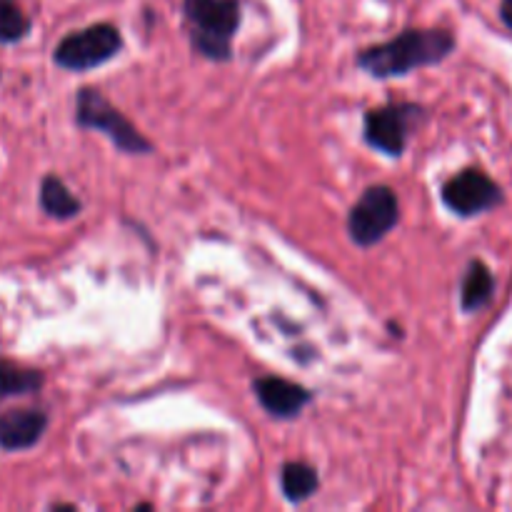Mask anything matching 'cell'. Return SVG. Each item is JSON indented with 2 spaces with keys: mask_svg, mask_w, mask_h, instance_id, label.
<instances>
[{
  "mask_svg": "<svg viewBox=\"0 0 512 512\" xmlns=\"http://www.w3.org/2000/svg\"><path fill=\"white\" fill-rule=\"evenodd\" d=\"M455 38L448 30H405L398 38L363 50L358 65L375 78H398L448 58Z\"/></svg>",
  "mask_w": 512,
  "mask_h": 512,
  "instance_id": "6da1fadb",
  "label": "cell"
},
{
  "mask_svg": "<svg viewBox=\"0 0 512 512\" xmlns=\"http://www.w3.org/2000/svg\"><path fill=\"white\" fill-rule=\"evenodd\" d=\"M193 48L210 60H230V45L240 25L238 0H185Z\"/></svg>",
  "mask_w": 512,
  "mask_h": 512,
  "instance_id": "7a4b0ae2",
  "label": "cell"
},
{
  "mask_svg": "<svg viewBox=\"0 0 512 512\" xmlns=\"http://www.w3.org/2000/svg\"><path fill=\"white\" fill-rule=\"evenodd\" d=\"M78 123L83 128H93V130H103L115 145H118L123 153H133V155H145L153 150L150 140L143 138L138 128L120 113L115 105H110L98 90L93 88H83L78 93Z\"/></svg>",
  "mask_w": 512,
  "mask_h": 512,
  "instance_id": "3957f363",
  "label": "cell"
},
{
  "mask_svg": "<svg viewBox=\"0 0 512 512\" xmlns=\"http://www.w3.org/2000/svg\"><path fill=\"white\" fill-rule=\"evenodd\" d=\"M120 48H123L120 30L110 23H95L90 28L65 35L58 48H55L53 58L60 68L80 73V70H90L108 63L110 58L118 55Z\"/></svg>",
  "mask_w": 512,
  "mask_h": 512,
  "instance_id": "277c9868",
  "label": "cell"
},
{
  "mask_svg": "<svg viewBox=\"0 0 512 512\" xmlns=\"http://www.w3.org/2000/svg\"><path fill=\"white\" fill-rule=\"evenodd\" d=\"M400 218L398 195L388 185H375L363 193L348 215V233L360 248L380 243Z\"/></svg>",
  "mask_w": 512,
  "mask_h": 512,
  "instance_id": "5b68a950",
  "label": "cell"
},
{
  "mask_svg": "<svg viewBox=\"0 0 512 512\" xmlns=\"http://www.w3.org/2000/svg\"><path fill=\"white\" fill-rule=\"evenodd\" d=\"M443 203L460 218H473L503 203V190L483 170L468 168L445 183Z\"/></svg>",
  "mask_w": 512,
  "mask_h": 512,
  "instance_id": "8992f818",
  "label": "cell"
},
{
  "mask_svg": "<svg viewBox=\"0 0 512 512\" xmlns=\"http://www.w3.org/2000/svg\"><path fill=\"white\" fill-rule=\"evenodd\" d=\"M423 110L418 105L393 103L365 115V140L380 153L398 158L408 143V133Z\"/></svg>",
  "mask_w": 512,
  "mask_h": 512,
  "instance_id": "52a82bcc",
  "label": "cell"
},
{
  "mask_svg": "<svg viewBox=\"0 0 512 512\" xmlns=\"http://www.w3.org/2000/svg\"><path fill=\"white\" fill-rule=\"evenodd\" d=\"M255 398L273 418H295L313 400L310 390L283 378H258L253 383Z\"/></svg>",
  "mask_w": 512,
  "mask_h": 512,
  "instance_id": "ba28073f",
  "label": "cell"
},
{
  "mask_svg": "<svg viewBox=\"0 0 512 512\" xmlns=\"http://www.w3.org/2000/svg\"><path fill=\"white\" fill-rule=\"evenodd\" d=\"M48 428V415L35 408L8 410L0 415V448L8 453L28 450L43 438Z\"/></svg>",
  "mask_w": 512,
  "mask_h": 512,
  "instance_id": "9c48e42d",
  "label": "cell"
},
{
  "mask_svg": "<svg viewBox=\"0 0 512 512\" xmlns=\"http://www.w3.org/2000/svg\"><path fill=\"white\" fill-rule=\"evenodd\" d=\"M463 310L468 313H475V310L485 308L490 303L495 293V278L490 273V268L480 260H473L465 270V278H463Z\"/></svg>",
  "mask_w": 512,
  "mask_h": 512,
  "instance_id": "30bf717a",
  "label": "cell"
},
{
  "mask_svg": "<svg viewBox=\"0 0 512 512\" xmlns=\"http://www.w3.org/2000/svg\"><path fill=\"white\" fill-rule=\"evenodd\" d=\"M40 208L48 215H53V218L68 220L75 218L83 205H80V200L65 188L63 180L55 178V175H48V178L43 180V185H40Z\"/></svg>",
  "mask_w": 512,
  "mask_h": 512,
  "instance_id": "8fae6325",
  "label": "cell"
},
{
  "mask_svg": "<svg viewBox=\"0 0 512 512\" xmlns=\"http://www.w3.org/2000/svg\"><path fill=\"white\" fill-rule=\"evenodd\" d=\"M320 478L308 463H288L280 473V488L290 503H303L318 490Z\"/></svg>",
  "mask_w": 512,
  "mask_h": 512,
  "instance_id": "7c38bea8",
  "label": "cell"
},
{
  "mask_svg": "<svg viewBox=\"0 0 512 512\" xmlns=\"http://www.w3.org/2000/svg\"><path fill=\"white\" fill-rule=\"evenodd\" d=\"M43 388V375L38 370L20 368L10 360L0 358V398L5 395H28Z\"/></svg>",
  "mask_w": 512,
  "mask_h": 512,
  "instance_id": "4fadbf2b",
  "label": "cell"
},
{
  "mask_svg": "<svg viewBox=\"0 0 512 512\" xmlns=\"http://www.w3.org/2000/svg\"><path fill=\"white\" fill-rule=\"evenodd\" d=\"M30 20L18 0H0V43H18L28 35Z\"/></svg>",
  "mask_w": 512,
  "mask_h": 512,
  "instance_id": "5bb4252c",
  "label": "cell"
},
{
  "mask_svg": "<svg viewBox=\"0 0 512 512\" xmlns=\"http://www.w3.org/2000/svg\"><path fill=\"white\" fill-rule=\"evenodd\" d=\"M500 15H503L505 25L512 30V0H503V5H500Z\"/></svg>",
  "mask_w": 512,
  "mask_h": 512,
  "instance_id": "9a60e30c",
  "label": "cell"
}]
</instances>
